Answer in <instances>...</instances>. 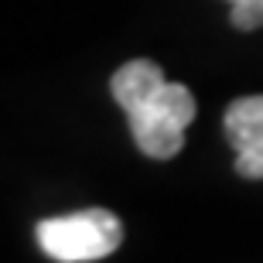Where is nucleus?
Listing matches in <instances>:
<instances>
[{"label": "nucleus", "instance_id": "1", "mask_svg": "<svg viewBox=\"0 0 263 263\" xmlns=\"http://www.w3.org/2000/svg\"><path fill=\"white\" fill-rule=\"evenodd\" d=\"M109 92L127 113L130 134L147 157L167 161L181 151L185 130L195 120V96L188 86L167 82L157 62L134 59L113 72Z\"/></svg>", "mask_w": 263, "mask_h": 263}, {"label": "nucleus", "instance_id": "2", "mask_svg": "<svg viewBox=\"0 0 263 263\" xmlns=\"http://www.w3.org/2000/svg\"><path fill=\"white\" fill-rule=\"evenodd\" d=\"M38 246L59 263H92L117 253L123 243V222L109 209H82V212L41 219Z\"/></svg>", "mask_w": 263, "mask_h": 263}, {"label": "nucleus", "instance_id": "3", "mask_svg": "<svg viewBox=\"0 0 263 263\" xmlns=\"http://www.w3.org/2000/svg\"><path fill=\"white\" fill-rule=\"evenodd\" d=\"M226 140L236 151V175L260 181L263 178V96H239L222 117Z\"/></svg>", "mask_w": 263, "mask_h": 263}, {"label": "nucleus", "instance_id": "4", "mask_svg": "<svg viewBox=\"0 0 263 263\" xmlns=\"http://www.w3.org/2000/svg\"><path fill=\"white\" fill-rule=\"evenodd\" d=\"M229 21H233V28L239 31H253L263 24V0H229Z\"/></svg>", "mask_w": 263, "mask_h": 263}]
</instances>
